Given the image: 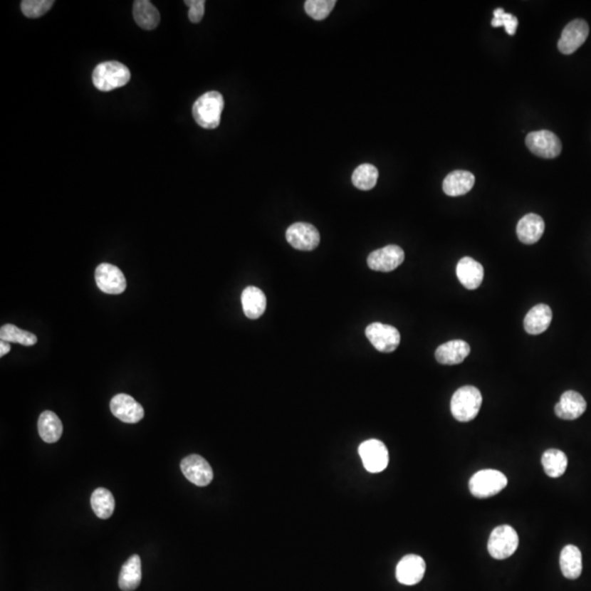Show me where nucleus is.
<instances>
[{"label": "nucleus", "mask_w": 591, "mask_h": 591, "mask_svg": "<svg viewBox=\"0 0 591 591\" xmlns=\"http://www.w3.org/2000/svg\"><path fill=\"white\" fill-rule=\"evenodd\" d=\"M225 108L223 95L218 91L204 93L193 105V117L201 127L215 130L219 126Z\"/></svg>", "instance_id": "f257e3e1"}, {"label": "nucleus", "mask_w": 591, "mask_h": 591, "mask_svg": "<svg viewBox=\"0 0 591 591\" xmlns=\"http://www.w3.org/2000/svg\"><path fill=\"white\" fill-rule=\"evenodd\" d=\"M130 79V69L116 61L101 63L95 67L93 73V85L102 93H109L117 88L124 87L127 85Z\"/></svg>", "instance_id": "f03ea898"}, {"label": "nucleus", "mask_w": 591, "mask_h": 591, "mask_svg": "<svg viewBox=\"0 0 591 591\" xmlns=\"http://www.w3.org/2000/svg\"><path fill=\"white\" fill-rule=\"evenodd\" d=\"M482 394L476 387L464 386L452 395L451 413L456 421L466 423L478 417L482 407Z\"/></svg>", "instance_id": "7ed1b4c3"}, {"label": "nucleus", "mask_w": 591, "mask_h": 591, "mask_svg": "<svg viewBox=\"0 0 591 591\" xmlns=\"http://www.w3.org/2000/svg\"><path fill=\"white\" fill-rule=\"evenodd\" d=\"M507 484L506 476L499 471L482 470L471 478L469 488L476 498H488L501 493Z\"/></svg>", "instance_id": "20e7f679"}, {"label": "nucleus", "mask_w": 591, "mask_h": 591, "mask_svg": "<svg viewBox=\"0 0 591 591\" xmlns=\"http://www.w3.org/2000/svg\"><path fill=\"white\" fill-rule=\"evenodd\" d=\"M519 538L517 532L508 525H499L491 533L487 550L495 560H506L518 549Z\"/></svg>", "instance_id": "39448f33"}, {"label": "nucleus", "mask_w": 591, "mask_h": 591, "mask_svg": "<svg viewBox=\"0 0 591 591\" xmlns=\"http://www.w3.org/2000/svg\"><path fill=\"white\" fill-rule=\"evenodd\" d=\"M525 145L532 154L541 158H556L562 152L560 138L550 130L529 132L525 138Z\"/></svg>", "instance_id": "423d86ee"}, {"label": "nucleus", "mask_w": 591, "mask_h": 591, "mask_svg": "<svg viewBox=\"0 0 591 591\" xmlns=\"http://www.w3.org/2000/svg\"><path fill=\"white\" fill-rule=\"evenodd\" d=\"M360 458L365 469L370 473L382 472L389 464V452L380 440L369 439L360 446Z\"/></svg>", "instance_id": "0eeeda50"}, {"label": "nucleus", "mask_w": 591, "mask_h": 591, "mask_svg": "<svg viewBox=\"0 0 591 591\" xmlns=\"http://www.w3.org/2000/svg\"><path fill=\"white\" fill-rule=\"evenodd\" d=\"M366 335L370 343L379 352H394L397 346L400 345V332L388 324L379 322L370 324L366 329Z\"/></svg>", "instance_id": "6e6552de"}, {"label": "nucleus", "mask_w": 591, "mask_h": 591, "mask_svg": "<svg viewBox=\"0 0 591 591\" xmlns=\"http://www.w3.org/2000/svg\"><path fill=\"white\" fill-rule=\"evenodd\" d=\"M95 283L100 291L109 295H120L126 289V279L120 268L109 263H103L95 270Z\"/></svg>", "instance_id": "1a4fd4ad"}, {"label": "nucleus", "mask_w": 591, "mask_h": 591, "mask_svg": "<svg viewBox=\"0 0 591 591\" xmlns=\"http://www.w3.org/2000/svg\"><path fill=\"white\" fill-rule=\"evenodd\" d=\"M181 470L185 478L197 486H207L214 478L213 469L199 454L185 456L181 462Z\"/></svg>", "instance_id": "9d476101"}, {"label": "nucleus", "mask_w": 591, "mask_h": 591, "mask_svg": "<svg viewBox=\"0 0 591 591\" xmlns=\"http://www.w3.org/2000/svg\"><path fill=\"white\" fill-rule=\"evenodd\" d=\"M404 258V251L400 246L390 244V246L374 251L368 256L367 263L372 271L391 272L402 264Z\"/></svg>", "instance_id": "9b49d317"}, {"label": "nucleus", "mask_w": 591, "mask_h": 591, "mask_svg": "<svg viewBox=\"0 0 591 591\" xmlns=\"http://www.w3.org/2000/svg\"><path fill=\"white\" fill-rule=\"evenodd\" d=\"M588 36V23L582 19L572 20L562 32L558 41V50L565 55L572 54L586 42Z\"/></svg>", "instance_id": "f8f14e48"}, {"label": "nucleus", "mask_w": 591, "mask_h": 591, "mask_svg": "<svg viewBox=\"0 0 591 591\" xmlns=\"http://www.w3.org/2000/svg\"><path fill=\"white\" fill-rule=\"evenodd\" d=\"M286 239L297 250L313 251L319 246L320 234L315 226L307 223H296L287 229Z\"/></svg>", "instance_id": "ddd939ff"}, {"label": "nucleus", "mask_w": 591, "mask_h": 591, "mask_svg": "<svg viewBox=\"0 0 591 591\" xmlns=\"http://www.w3.org/2000/svg\"><path fill=\"white\" fill-rule=\"evenodd\" d=\"M110 407L114 417L124 423H138L145 417L144 407L134 400V397L124 393L115 395L112 399Z\"/></svg>", "instance_id": "4468645a"}, {"label": "nucleus", "mask_w": 591, "mask_h": 591, "mask_svg": "<svg viewBox=\"0 0 591 591\" xmlns=\"http://www.w3.org/2000/svg\"><path fill=\"white\" fill-rule=\"evenodd\" d=\"M425 570V560L421 556L411 554V555L404 556L399 562L395 575H397V582L400 584L413 586L423 580Z\"/></svg>", "instance_id": "2eb2a0df"}, {"label": "nucleus", "mask_w": 591, "mask_h": 591, "mask_svg": "<svg viewBox=\"0 0 591 591\" xmlns=\"http://www.w3.org/2000/svg\"><path fill=\"white\" fill-rule=\"evenodd\" d=\"M587 409V402L580 393L576 391H566L560 397V402L555 405L556 417L565 421H574L582 417Z\"/></svg>", "instance_id": "dca6fc26"}, {"label": "nucleus", "mask_w": 591, "mask_h": 591, "mask_svg": "<svg viewBox=\"0 0 591 591\" xmlns=\"http://www.w3.org/2000/svg\"><path fill=\"white\" fill-rule=\"evenodd\" d=\"M456 276L466 289L478 288L484 278V268L472 258H462L456 265Z\"/></svg>", "instance_id": "f3484780"}, {"label": "nucleus", "mask_w": 591, "mask_h": 591, "mask_svg": "<svg viewBox=\"0 0 591 591\" xmlns=\"http://www.w3.org/2000/svg\"><path fill=\"white\" fill-rule=\"evenodd\" d=\"M551 308L544 303H539L530 310L523 320L525 332L531 335H538L549 329L552 322Z\"/></svg>", "instance_id": "a211bd4d"}, {"label": "nucleus", "mask_w": 591, "mask_h": 591, "mask_svg": "<svg viewBox=\"0 0 591 591\" xmlns=\"http://www.w3.org/2000/svg\"><path fill=\"white\" fill-rule=\"evenodd\" d=\"M545 225L541 216L528 214L519 220L517 225L518 239L525 244H537L543 236Z\"/></svg>", "instance_id": "6ab92c4d"}, {"label": "nucleus", "mask_w": 591, "mask_h": 591, "mask_svg": "<svg viewBox=\"0 0 591 591\" xmlns=\"http://www.w3.org/2000/svg\"><path fill=\"white\" fill-rule=\"evenodd\" d=\"M470 352V345L466 341L454 340L440 345L436 350L435 357L442 365H458L468 357Z\"/></svg>", "instance_id": "aec40b11"}, {"label": "nucleus", "mask_w": 591, "mask_h": 591, "mask_svg": "<svg viewBox=\"0 0 591 591\" xmlns=\"http://www.w3.org/2000/svg\"><path fill=\"white\" fill-rule=\"evenodd\" d=\"M476 183V177L469 171L456 170L450 172L442 183V189L448 197H456L466 194Z\"/></svg>", "instance_id": "412c9836"}, {"label": "nucleus", "mask_w": 591, "mask_h": 591, "mask_svg": "<svg viewBox=\"0 0 591 591\" xmlns=\"http://www.w3.org/2000/svg\"><path fill=\"white\" fill-rule=\"evenodd\" d=\"M142 582V560L140 555L130 556L121 570L118 586L123 591H134Z\"/></svg>", "instance_id": "4be33fe9"}, {"label": "nucleus", "mask_w": 591, "mask_h": 591, "mask_svg": "<svg viewBox=\"0 0 591 591\" xmlns=\"http://www.w3.org/2000/svg\"><path fill=\"white\" fill-rule=\"evenodd\" d=\"M244 313L249 319H258L266 309V297L258 287L249 286L241 295Z\"/></svg>", "instance_id": "5701e85b"}, {"label": "nucleus", "mask_w": 591, "mask_h": 591, "mask_svg": "<svg viewBox=\"0 0 591 591\" xmlns=\"http://www.w3.org/2000/svg\"><path fill=\"white\" fill-rule=\"evenodd\" d=\"M562 572L568 580H577L582 572V556L577 546L566 545L560 556Z\"/></svg>", "instance_id": "b1692460"}, {"label": "nucleus", "mask_w": 591, "mask_h": 591, "mask_svg": "<svg viewBox=\"0 0 591 591\" xmlns=\"http://www.w3.org/2000/svg\"><path fill=\"white\" fill-rule=\"evenodd\" d=\"M38 428L41 438L48 444H54L62 437L63 424L54 412H43L38 417Z\"/></svg>", "instance_id": "393cba45"}, {"label": "nucleus", "mask_w": 591, "mask_h": 591, "mask_svg": "<svg viewBox=\"0 0 591 591\" xmlns=\"http://www.w3.org/2000/svg\"><path fill=\"white\" fill-rule=\"evenodd\" d=\"M136 23L144 30H154L160 22L158 9L148 0H137L132 6Z\"/></svg>", "instance_id": "a878e982"}, {"label": "nucleus", "mask_w": 591, "mask_h": 591, "mask_svg": "<svg viewBox=\"0 0 591 591\" xmlns=\"http://www.w3.org/2000/svg\"><path fill=\"white\" fill-rule=\"evenodd\" d=\"M541 462L546 476L554 478L563 476L568 464L566 454L558 449L546 450L542 456Z\"/></svg>", "instance_id": "bb28decb"}, {"label": "nucleus", "mask_w": 591, "mask_h": 591, "mask_svg": "<svg viewBox=\"0 0 591 591\" xmlns=\"http://www.w3.org/2000/svg\"><path fill=\"white\" fill-rule=\"evenodd\" d=\"M91 507L95 515L101 519H109L115 508L113 494L107 488L99 487L91 495Z\"/></svg>", "instance_id": "cd10ccee"}, {"label": "nucleus", "mask_w": 591, "mask_h": 591, "mask_svg": "<svg viewBox=\"0 0 591 591\" xmlns=\"http://www.w3.org/2000/svg\"><path fill=\"white\" fill-rule=\"evenodd\" d=\"M378 177V169L374 164H360L352 173V184L362 191H369L376 187Z\"/></svg>", "instance_id": "c85d7f7f"}, {"label": "nucleus", "mask_w": 591, "mask_h": 591, "mask_svg": "<svg viewBox=\"0 0 591 591\" xmlns=\"http://www.w3.org/2000/svg\"><path fill=\"white\" fill-rule=\"evenodd\" d=\"M1 341L9 343H19L23 346H32L38 342V338L31 332L19 329L14 324H5L0 329Z\"/></svg>", "instance_id": "c756f323"}, {"label": "nucleus", "mask_w": 591, "mask_h": 591, "mask_svg": "<svg viewBox=\"0 0 591 591\" xmlns=\"http://www.w3.org/2000/svg\"><path fill=\"white\" fill-rule=\"evenodd\" d=\"M335 5V0H308L305 3V10L313 19L324 20L329 17Z\"/></svg>", "instance_id": "7c9ffc66"}, {"label": "nucleus", "mask_w": 591, "mask_h": 591, "mask_svg": "<svg viewBox=\"0 0 591 591\" xmlns=\"http://www.w3.org/2000/svg\"><path fill=\"white\" fill-rule=\"evenodd\" d=\"M54 4L53 0H23L21 10L26 17L36 19L44 16Z\"/></svg>", "instance_id": "2f4dec72"}, {"label": "nucleus", "mask_w": 591, "mask_h": 591, "mask_svg": "<svg viewBox=\"0 0 591 591\" xmlns=\"http://www.w3.org/2000/svg\"><path fill=\"white\" fill-rule=\"evenodd\" d=\"M492 26H494V28L504 26L507 34H509V36H515L516 30H517V26H518V19L513 14L505 12L503 8H497L494 11Z\"/></svg>", "instance_id": "473e14b6"}, {"label": "nucleus", "mask_w": 591, "mask_h": 591, "mask_svg": "<svg viewBox=\"0 0 591 591\" xmlns=\"http://www.w3.org/2000/svg\"><path fill=\"white\" fill-rule=\"evenodd\" d=\"M205 1L204 0H187L185 5L189 8V19L193 23H199L205 14Z\"/></svg>", "instance_id": "72a5a7b5"}, {"label": "nucleus", "mask_w": 591, "mask_h": 591, "mask_svg": "<svg viewBox=\"0 0 591 591\" xmlns=\"http://www.w3.org/2000/svg\"><path fill=\"white\" fill-rule=\"evenodd\" d=\"M10 348L11 347H10L9 342L0 341V357H4L5 355H7L10 352Z\"/></svg>", "instance_id": "f704fd0d"}]
</instances>
